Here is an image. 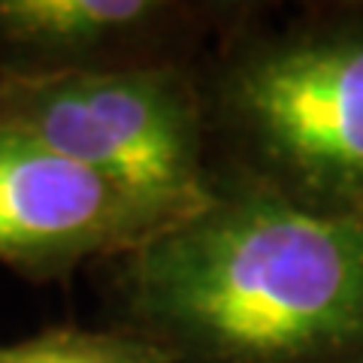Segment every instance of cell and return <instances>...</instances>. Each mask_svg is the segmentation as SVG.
<instances>
[{"mask_svg":"<svg viewBox=\"0 0 363 363\" xmlns=\"http://www.w3.org/2000/svg\"><path fill=\"white\" fill-rule=\"evenodd\" d=\"M0 130L143 191L179 212L209 194L197 67L112 76H0Z\"/></svg>","mask_w":363,"mask_h":363,"instance_id":"3","label":"cell"},{"mask_svg":"<svg viewBox=\"0 0 363 363\" xmlns=\"http://www.w3.org/2000/svg\"><path fill=\"white\" fill-rule=\"evenodd\" d=\"M97 269L109 324L173 363H363V212L212 176L194 212Z\"/></svg>","mask_w":363,"mask_h":363,"instance_id":"1","label":"cell"},{"mask_svg":"<svg viewBox=\"0 0 363 363\" xmlns=\"http://www.w3.org/2000/svg\"><path fill=\"white\" fill-rule=\"evenodd\" d=\"M255 0H0V76L200 67Z\"/></svg>","mask_w":363,"mask_h":363,"instance_id":"5","label":"cell"},{"mask_svg":"<svg viewBox=\"0 0 363 363\" xmlns=\"http://www.w3.org/2000/svg\"><path fill=\"white\" fill-rule=\"evenodd\" d=\"M209 179L363 212V0L255 6L200 61Z\"/></svg>","mask_w":363,"mask_h":363,"instance_id":"2","label":"cell"},{"mask_svg":"<svg viewBox=\"0 0 363 363\" xmlns=\"http://www.w3.org/2000/svg\"><path fill=\"white\" fill-rule=\"evenodd\" d=\"M179 218L185 212L0 130V267L25 281H67Z\"/></svg>","mask_w":363,"mask_h":363,"instance_id":"4","label":"cell"},{"mask_svg":"<svg viewBox=\"0 0 363 363\" xmlns=\"http://www.w3.org/2000/svg\"><path fill=\"white\" fill-rule=\"evenodd\" d=\"M0 363H173L164 348L121 327L58 324L0 342Z\"/></svg>","mask_w":363,"mask_h":363,"instance_id":"6","label":"cell"}]
</instances>
